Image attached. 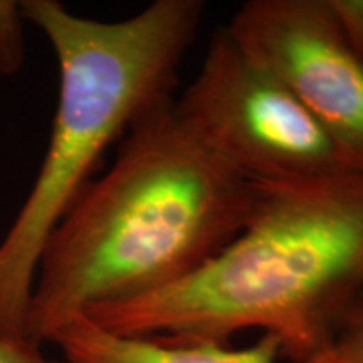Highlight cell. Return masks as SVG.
Here are the masks:
<instances>
[{"label":"cell","mask_w":363,"mask_h":363,"mask_svg":"<svg viewBox=\"0 0 363 363\" xmlns=\"http://www.w3.org/2000/svg\"><path fill=\"white\" fill-rule=\"evenodd\" d=\"M0 363H48L40 348L17 345L0 338Z\"/></svg>","instance_id":"9c48e42d"},{"label":"cell","mask_w":363,"mask_h":363,"mask_svg":"<svg viewBox=\"0 0 363 363\" xmlns=\"http://www.w3.org/2000/svg\"><path fill=\"white\" fill-rule=\"evenodd\" d=\"M21 2L0 0V74L13 76L24 62V30Z\"/></svg>","instance_id":"52a82bcc"},{"label":"cell","mask_w":363,"mask_h":363,"mask_svg":"<svg viewBox=\"0 0 363 363\" xmlns=\"http://www.w3.org/2000/svg\"><path fill=\"white\" fill-rule=\"evenodd\" d=\"M61 360L48 363H278L279 342L261 335L249 347L217 342H174L153 337H126L78 316L51 338ZM315 363H347L337 345Z\"/></svg>","instance_id":"8992f818"},{"label":"cell","mask_w":363,"mask_h":363,"mask_svg":"<svg viewBox=\"0 0 363 363\" xmlns=\"http://www.w3.org/2000/svg\"><path fill=\"white\" fill-rule=\"evenodd\" d=\"M259 187L242 233L201 269L83 316L174 342L229 343L261 330L293 363L328 355L363 298V172Z\"/></svg>","instance_id":"7a4b0ae2"},{"label":"cell","mask_w":363,"mask_h":363,"mask_svg":"<svg viewBox=\"0 0 363 363\" xmlns=\"http://www.w3.org/2000/svg\"><path fill=\"white\" fill-rule=\"evenodd\" d=\"M259 192L194 130L175 96L157 104L49 235L27 316L29 343L40 348L91 308L201 269L242 233Z\"/></svg>","instance_id":"6da1fadb"},{"label":"cell","mask_w":363,"mask_h":363,"mask_svg":"<svg viewBox=\"0 0 363 363\" xmlns=\"http://www.w3.org/2000/svg\"><path fill=\"white\" fill-rule=\"evenodd\" d=\"M335 345L347 363H363V298L347 318Z\"/></svg>","instance_id":"ba28073f"},{"label":"cell","mask_w":363,"mask_h":363,"mask_svg":"<svg viewBox=\"0 0 363 363\" xmlns=\"http://www.w3.org/2000/svg\"><path fill=\"white\" fill-rule=\"evenodd\" d=\"M224 27L363 172V49L333 0H249Z\"/></svg>","instance_id":"5b68a950"},{"label":"cell","mask_w":363,"mask_h":363,"mask_svg":"<svg viewBox=\"0 0 363 363\" xmlns=\"http://www.w3.org/2000/svg\"><path fill=\"white\" fill-rule=\"evenodd\" d=\"M21 6L24 21L49 39L59 65L48 150L0 242V338L30 345L27 316L49 235L94 179L108 148L140 116L174 98L207 7L202 0H155L133 17L104 22L76 16L57 0Z\"/></svg>","instance_id":"3957f363"},{"label":"cell","mask_w":363,"mask_h":363,"mask_svg":"<svg viewBox=\"0 0 363 363\" xmlns=\"http://www.w3.org/2000/svg\"><path fill=\"white\" fill-rule=\"evenodd\" d=\"M177 104L194 130L254 184L360 172L291 91L225 27L214 34Z\"/></svg>","instance_id":"277c9868"}]
</instances>
